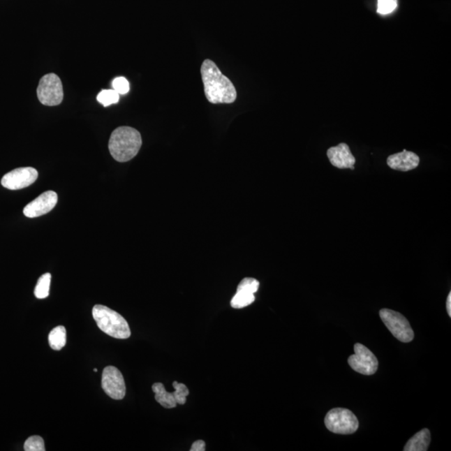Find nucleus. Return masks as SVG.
I'll list each match as a JSON object with an SVG mask.
<instances>
[{
	"instance_id": "1",
	"label": "nucleus",
	"mask_w": 451,
	"mask_h": 451,
	"mask_svg": "<svg viewBox=\"0 0 451 451\" xmlns=\"http://www.w3.org/2000/svg\"><path fill=\"white\" fill-rule=\"evenodd\" d=\"M204 92L212 104H232L237 99L234 84L211 59H205L201 67Z\"/></svg>"
},
{
	"instance_id": "2",
	"label": "nucleus",
	"mask_w": 451,
	"mask_h": 451,
	"mask_svg": "<svg viewBox=\"0 0 451 451\" xmlns=\"http://www.w3.org/2000/svg\"><path fill=\"white\" fill-rule=\"evenodd\" d=\"M142 139L139 131L130 126H121L114 130L109 140V151L119 163H126L138 154Z\"/></svg>"
},
{
	"instance_id": "3",
	"label": "nucleus",
	"mask_w": 451,
	"mask_h": 451,
	"mask_svg": "<svg viewBox=\"0 0 451 451\" xmlns=\"http://www.w3.org/2000/svg\"><path fill=\"white\" fill-rule=\"evenodd\" d=\"M92 316L98 327L105 334L118 339H126L131 334L128 323L120 313L104 305H96Z\"/></svg>"
},
{
	"instance_id": "4",
	"label": "nucleus",
	"mask_w": 451,
	"mask_h": 451,
	"mask_svg": "<svg viewBox=\"0 0 451 451\" xmlns=\"http://www.w3.org/2000/svg\"><path fill=\"white\" fill-rule=\"evenodd\" d=\"M325 423L329 431L339 435H351L359 428V420L354 413L343 408L327 412Z\"/></svg>"
},
{
	"instance_id": "5",
	"label": "nucleus",
	"mask_w": 451,
	"mask_h": 451,
	"mask_svg": "<svg viewBox=\"0 0 451 451\" xmlns=\"http://www.w3.org/2000/svg\"><path fill=\"white\" fill-rule=\"evenodd\" d=\"M380 316L394 337L403 343H410L414 339L415 334L410 323L401 313L388 309H383Z\"/></svg>"
},
{
	"instance_id": "6",
	"label": "nucleus",
	"mask_w": 451,
	"mask_h": 451,
	"mask_svg": "<svg viewBox=\"0 0 451 451\" xmlns=\"http://www.w3.org/2000/svg\"><path fill=\"white\" fill-rule=\"evenodd\" d=\"M37 96L41 103L45 105H59L64 98L61 80L53 73L44 75L37 88Z\"/></svg>"
},
{
	"instance_id": "7",
	"label": "nucleus",
	"mask_w": 451,
	"mask_h": 451,
	"mask_svg": "<svg viewBox=\"0 0 451 451\" xmlns=\"http://www.w3.org/2000/svg\"><path fill=\"white\" fill-rule=\"evenodd\" d=\"M355 355L348 358V364L350 367L364 376H372L376 373L378 368V360L367 347L361 343H356Z\"/></svg>"
},
{
	"instance_id": "8",
	"label": "nucleus",
	"mask_w": 451,
	"mask_h": 451,
	"mask_svg": "<svg viewBox=\"0 0 451 451\" xmlns=\"http://www.w3.org/2000/svg\"><path fill=\"white\" fill-rule=\"evenodd\" d=\"M102 389L109 397L121 401L126 397V388L124 377L120 370L114 366H108L102 373Z\"/></svg>"
},
{
	"instance_id": "9",
	"label": "nucleus",
	"mask_w": 451,
	"mask_h": 451,
	"mask_svg": "<svg viewBox=\"0 0 451 451\" xmlns=\"http://www.w3.org/2000/svg\"><path fill=\"white\" fill-rule=\"evenodd\" d=\"M38 176H39V173L35 168H17L3 177L1 184L7 189L20 190L35 183Z\"/></svg>"
},
{
	"instance_id": "10",
	"label": "nucleus",
	"mask_w": 451,
	"mask_h": 451,
	"mask_svg": "<svg viewBox=\"0 0 451 451\" xmlns=\"http://www.w3.org/2000/svg\"><path fill=\"white\" fill-rule=\"evenodd\" d=\"M57 202V193L53 191H47L24 208V214L29 219L39 218L52 211Z\"/></svg>"
},
{
	"instance_id": "11",
	"label": "nucleus",
	"mask_w": 451,
	"mask_h": 451,
	"mask_svg": "<svg viewBox=\"0 0 451 451\" xmlns=\"http://www.w3.org/2000/svg\"><path fill=\"white\" fill-rule=\"evenodd\" d=\"M258 281L252 278H246L242 280L238 285L236 295L232 299L231 306L233 309H242L248 307L255 301L254 293L259 288Z\"/></svg>"
},
{
	"instance_id": "12",
	"label": "nucleus",
	"mask_w": 451,
	"mask_h": 451,
	"mask_svg": "<svg viewBox=\"0 0 451 451\" xmlns=\"http://www.w3.org/2000/svg\"><path fill=\"white\" fill-rule=\"evenodd\" d=\"M330 163L339 169H355L356 159L346 143H340L337 147H330L327 151Z\"/></svg>"
},
{
	"instance_id": "13",
	"label": "nucleus",
	"mask_w": 451,
	"mask_h": 451,
	"mask_svg": "<svg viewBox=\"0 0 451 451\" xmlns=\"http://www.w3.org/2000/svg\"><path fill=\"white\" fill-rule=\"evenodd\" d=\"M387 164L390 168L397 171L408 172L418 167L420 157L415 152L404 150L402 152L390 156L387 158Z\"/></svg>"
},
{
	"instance_id": "14",
	"label": "nucleus",
	"mask_w": 451,
	"mask_h": 451,
	"mask_svg": "<svg viewBox=\"0 0 451 451\" xmlns=\"http://www.w3.org/2000/svg\"><path fill=\"white\" fill-rule=\"evenodd\" d=\"M429 443H431V432L428 429H423L408 440L404 450L427 451Z\"/></svg>"
},
{
	"instance_id": "15",
	"label": "nucleus",
	"mask_w": 451,
	"mask_h": 451,
	"mask_svg": "<svg viewBox=\"0 0 451 451\" xmlns=\"http://www.w3.org/2000/svg\"><path fill=\"white\" fill-rule=\"evenodd\" d=\"M152 391L155 393L157 403L165 408H173L177 406L175 397L172 393L168 392L161 383H156L152 385Z\"/></svg>"
},
{
	"instance_id": "16",
	"label": "nucleus",
	"mask_w": 451,
	"mask_h": 451,
	"mask_svg": "<svg viewBox=\"0 0 451 451\" xmlns=\"http://www.w3.org/2000/svg\"><path fill=\"white\" fill-rule=\"evenodd\" d=\"M50 346L54 350H61L66 344V330L64 326L55 327L49 334Z\"/></svg>"
},
{
	"instance_id": "17",
	"label": "nucleus",
	"mask_w": 451,
	"mask_h": 451,
	"mask_svg": "<svg viewBox=\"0 0 451 451\" xmlns=\"http://www.w3.org/2000/svg\"><path fill=\"white\" fill-rule=\"evenodd\" d=\"M51 282V274L49 272L42 275L35 288V296L37 299L44 300L50 295V287Z\"/></svg>"
},
{
	"instance_id": "18",
	"label": "nucleus",
	"mask_w": 451,
	"mask_h": 451,
	"mask_svg": "<svg viewBox=\"0 0 451 451\" xmlns=\"http://www.w3.org/2000/svg\"><path fill=\"white\" fill-rule=\"evenodd\" d=\"M119 100H120V95L114 90H103L97 96V101L105 108L118 103Z\"/></svg>"
},
{
	"instance_id": "19",
	"label": "nucleus",
	"mask_w": 451,
	"mask_h": 451,
	"mask_svg": "<svg viewBox=\"0 0 451 451\" xmlns=\"http://www.w3.org/2000/svg\"><path fill=\"white\" fill-rule=\"evenodd\" d=\"M175 388V392H173L174 397H175L177 405H185L186 403V397L189 395V390L186 385L182 384L174 381L172 384Z\"/></svg>"
},
{
	"instance_id": "20",
	"label": "nucleus",
	"mask_w": 451,
	"mask_h": 451,
	"mask_svg": "<svg viewBox=\"0 0 451 451\" xmlns=\"http://www.w3.org/2000/svg\"><path fill=\"white\" fill-rule=\"evenodd\" d=\"M24 448L25 451H45V441L39 436H33L25 441Z\"/></svg>"
},
{
	"instance_id": "21",
	"label": "nucleus",
	"mask_w": 451,
	"mask_h": 451,
	"mask_svg": "<svg viewBox=\"0 0 451 451\" xmlns=\"http://www.w3.org/2000/svg\"><path fill=\"white\" fill-rule=\"evenodd\" d=\"M397 6V0H378V13L388 15L392 13Z\"/></svg>"
},
{
	"instance_id": "22",
	"label": "nucleus",
	"mask_w": 451,
	"mask_h": 451,
	"mask_svg": "<svg viewBox=\"0 0 451 451\" xmlns=\"http://www.w3.org/2000/svg\"><path fill=\"white\" fill-rule=\"evenodd\" d=\"M113 90L119 95H126L130 91V84L125 77H117L112 82Z\"/></svg>"
},
{
	"instance_id": "23",
	"label": "nucleus",
	"mask_w": 451,
	"mask_h": 451,
	"mask_svg": "<svg viewBox=\"0 0 451 451\" xmlns=\"http://www.w3.org/2000/svg\"><path fill=\"white\" fill-rule=\"evenodd\" d=\"M206 443L203 441H195L191 445V451H205Z\"/></svg>"
},
{
	"instance_id": "24",
	"label": "nucleus",
	"mask_w": 451,
	"mask_h": 451,
	"mask_svg": "<svg viewBox=\"0 0 451 451\" xmlns=\"http://www.w3.org/2000/svg\"><path fill=\"white\" fill-rule=\"evenodd\" d=\"M446 309H448L449 316L451 317V293H449L448 301H446Z\"/></svg>"
},
{
	"instance_id": "25",
	"label": "nucleus",
	"mask_w": 451,
	"mask_h": 451,
	"mask_svg": "<svg viewBox=\"0 0 451 451\" xmlns=\"http://www.w3.org/2000/svg\"><path fill=\"white\" fill-rule=\"evenodd\" d=\"M93 371H94V372H97V371H98V370H97V369H93Z\"/></svg>"
}]
</instances>
